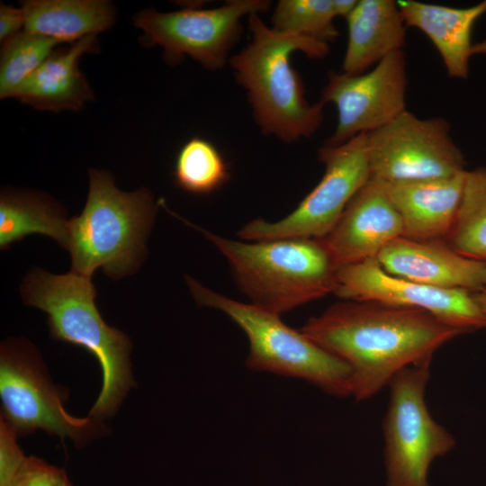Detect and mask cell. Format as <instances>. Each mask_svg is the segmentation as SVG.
<instances>
[{"label":"cell","instance_id":"cell-1","mask_svg":"<svg viewBox=\"0 0 486 486\" xmlns=\"http://www.w3.org/2000/svg\"><path fill=\"white\" fill-rule=\"evenodd\" d=\"M301 331L349 366L356 401L376 395L401 370L432 359L464 333L423 310L356 301L329 306Z\"/></svg>","mask_w":486,"mask_h":486},{"label":"cell","instance_id":"cell-2","mask_svg":"<svg viewBox=\"0 0 486 486\" xmlns=\"http://www.w3.org/2000/svg\"><path fill=\"white\" fill-rule=\"evenodd\" d=\"M250 42L230 58L236 81L246 90L254 119L264 135L292 143L310 138L323 122L324 104H310L291 56L301 51L323 58L329 44L281 32L266 25L258 14L248 16Z\"/></svg>","mask_w":486,"mask_h":486},{"label":"cell","instance_id":"cell-3","mask_svg":"<svg viewBox=\"0 0 486 486\" xmlns=\"http://www.w3.org/2000/svg\"><path fill=\"white\" fill-rule=\"evenodd\" d=\"M21 294L26 305L47 313L54 339L84 347L98 360L103 384L88 416L100 421L112 417L134 384L131 343L103 320L94 303L96 291L91 278L72 271L52 274L36 267L25 276Z\"/></svg>","mask_w":486,"mask_h":486},{"label":"cell","instance_id":"cell-4","mask_svg":"<svg viewBox=\"0 0 486 486\" xmlns=\"http://www.w3.org/2000/svg\"><path fill=\"white\" fill-rule=\"evenodd\" d=\"M200 230L225 256L252 304L278 315L334 292L338 266L322 238L241 242Z\"/></svg>","mask_w":486,"mask_h":486},{"label":"cell","instance_id":"cell-5","mask_svg":"<svg viewBox=\"0 0 486 486\" xmlns=\"http://www.w3.org/2000/svg\"><path fill=\"white\" fill-rule=\"evenodd\" d=\"M156 208L148 189L122 192L108 172L89 169L86 205L68 220L71 271L91 278L101 267L112 279L134 273L146 256Z\"/></svg>","mask_w":486,"mask_h":486},{"label":"cell","instance_id":"cell-6","mask_svg":"<svg viewBox=\"0 0 486 486\" xmlns=\"http://www.w3.org/2000/svg\"><path fill=\"white\" fill-rule=\"evenodd\" d=\"M185 280L200 306L222 311L244 331L249 369L302 379L329 395L351 396L349 366L301 330L285 325L280 315L219 294L188 275Z\"/></svg>","mask_w":486,"mask_h":486},{"label":"cell","instance_id":"cell-7","mask_svg":"<svg viewBox=\"0 0 486 486\" xmlns=\"http://www.w3.org/2000/svg\"><path fill=\"white\" fill-rule=\"evenodd\" d=\"M431 361L404 368L389 384L382 422L386 486H430L432 462L455 446L452 434L433 418L425 400Z\"/></svg>","mask_w":486,"mask_h":486},{"label":"cell","instance_id":"cell-8","mask_svg":"<svg viewBox=\"0 0 486 486\" xmlns=\"http://www.w3.org/2000/svg\"><path fill=\"white\" fill-rule=\"evenodd\" d=\"M67 389L49 378L32 346L18 340L5 341L0 349L1 417L21 436L42 429L84 446L99 436L104 427L89 416L76 418L63 407Z\"/></svg>","mask_w":486,"mask_h":486},{"label":"cell","instance_id":"cell-9","mask_svg":"<svg viewBox=\"0 0 486 486\" xmlns=\"http://www.w3.org/2000/svg\"><path fill=\"white\" fill-rule=\"evenodd\" d=\"M319 158L325 173L293 212L274 222L251 220L239 230L238 237L250 241L326 237L371 178L366 133L339 146L324 145Z\"/></svg>","mask_w":486,"mask_h":486},{"label":"cell","instance_id":"cell-10","mask_svg":"<svg viewBox=\"0 0 486 486\" xmlns=\"http://www.w3.org/2000/svg\"><path fill=\"white\" fill-rule=\"evenodd\" d=\"M267 0H230L212 9H182L160 13L143 10L133 17L134 25L144 32L146 45H158L169 64L184 56L205 69L224 67L232 48L242 34V17L266 12Z\"/></svg>","mask_w":486,"mask_h":486},{"label":"cell","instance_id":"cell-11","mask_svg":"<svg viewBox=\"0 0 486 486\" xmlns=\"http://www.w3.org/2000/svg\"><path fill=\"white\" fill-rule=\"evenodd\" d=\"M366 138L371 177L383 182L446 178L466 170L441 117L422 119L406 110Z\"/></svg>","mask_w":486,"mask_h":486},{"label":"cell","instance_id":"cell-12","mask_svg":"<svg viewBox=\"0 0 486 486\" xmlns=\"http://www.w3.org/2000/svg\"><path fill=\"white\" fill-rule=\"evenodd\" d=\"M407 69L403 50L391 54L368 72L330 73L320 102L338 111L328 146H339L388 124L406 111Z\"/></svg>","mask_w":486,"mask_h":486},{"label":"cell","instance_id":"cell-13","mask_svg":"<svg viewBox=\"0 0 486 486\" xmlns=\"http://www.w3.org/2000/svg\"><path fill=\"white\" fill-rule=\"evenodd\" d=\"M334 293L346 301L423 310L464 333L486 328V314L471 292L436 288L392 275L376 258L339 267Z\"/></svg>","mask_w":486,"mask_h":486},{"label":"cell","instance_id":"cell-14","mask_svg":"<svg viewBox=\"0 0 486 486\" xmlns=\"http://www.w3.org/2000/svg\"><path fill=\"white\" fill-rule=\"evenodd\" d=\"M402 236L400 216L382 181L371 177L322 239L339 268L377 258L390 242Z\"/></svg>","mask_w":486,"mask_h":486},{"label":"cell","instance_id":"cell-15","mask_svg":"<svg viewBox=\"0 0 486 486\" xmlns=\"http://www.w3.org/2000/svg\"><path fill=\"white\" fill-rule=\"evenodd\" d=\"M376 259L388 274L428 286L471 292L486 288V263L457 253L445 240L400 237Z\"/></svg>","mask_w":486,"mask_h":486},{"label":"cell","instance_id":"cell-16","mask_svg":"<svg viewBox=\"0 0 486 486\" xmlns=\"http://www.w3.org/2000/svg\"><path fill=\"white\" fill-rule=\"evenodd\" d=\"M465 174L466 170L446 178L399 183L382 181L400 216L402 237L418 241L445 240L460 205Z\"/></svg>","mask_w":486,"mask_h":486},{"label":"cell","instance_id":"cell-17","mask_svg":"<svg viewBox=\"0 0 486 486\" xmlns=\"http://www.w3.org/2000/svg\"><path fill=\"white\" fill-rule=\"evenodd\" d=\"M97 49V36H88L55 50L13 98L41 111L82 109L94 99V94L79 68V60L86 53H96Z\"/></svg>","mask_w":486,"mask_h":486},{"label":"cell","instance_id":"cell-18","mask_svg":"<svg viewBox=\"0 0 486 486\" xmlns=\"http://www.w3.org/2000/svg\"><path fill=\"white\" fill-rule=\"evenodd\" d=\"M407 27L422 31L439 52L450 77L466 79L472 56V30L486 13V0L465 8L422 3L397 2Z\"/></svg>","mask_w":486,"mask_h":486},{"label":"cell","instance_id":"cell-19","mask_svg":"<svg viewBox=\"0 0 486 486\" xmlns=\"http://www.w3.org/2000/svg\"><path fill=\"white\" fill-rule=\"evenodd\" d=\"M346 20L348 39L342 65L346 74L364 73L405 46L407 26L397 1L359 0Z\"/></svg>","mask_w":486,"mask_h":486},{"label":"cell","instance_id":"cell-20","mask_svg":"<svg viewBox=\"0 0 486 486\" xmlns=\"http://www.w3.org/2000/svg\"><path fill=\"white\" fill-rule=\"evenodd\" d=\"M27 32L74 43L110 29L116 20L106 0H29L21 6Z\"/></svg>","mask_w":486,"mask_h":486},{"label":"cell","instance_id":"cell-21","mask_svg":"<svg viewBox=\"0 0 486 486\" xmlns=\"http://www.w3.org/2000/svg\"><path fill=\"white\" fill-rule=\"evenodd\" d=\"M32 234L48 236L66 249L68 220L62 206L39 192L3 191L0 196L1 249L5 250Z\"/></svg>","mask_w":486,"mask_h":486},{"label":"cell","instance_id":"cell-22","mask_svg":"<svg viewBox=\"0 0 486 486\" xmlns=\"http://www.w3.org/2000/svg\"><path fill=\"white\" fill-rule=\"evenodd\" d=\"M445 241L457 253L486 263V167L466 170L460 205Z\"/></svg>","mask_w":486,"mask_h":486},{"label":"cell","instance_id":"cell-23","mask_svg":"<svg viewBox=\"0 0 486 486\" xmlns=\"http://www.w3.org/2000/svg\"><path fill=\"white\" fill-rule=\"evenodd\" d=\"M229 176L226 161L211 141L191 138L179 149L174 178L182 190L194 194H210L225 184Z\"/></svg>","mask_w":486,"mask_h":486},{"label":"cell","instance_id":"cell-24","mask_svg":"<svg viewBox=\"0 0 486 486\" xmlns=\"http://www.w3.org/2000/svg\"><path fill=\"white\" fill-rule=\"evenodd\" d=\"M61 41L22 30L3 42L0 55V98L15 92L51 55Z\"/></svg>","mask_w":486,"mask_h":486},{"label":"cell","instance_id":"cell-25","mask_svg":"<svg viewBox=\"0 0 486 486\" xmlns=\"http://www.w3.org/2000/svg\"><path fill=\"white\" fill-rule=\"evenodd\" d=\"M337 16L334 0H281L272 15V28L329 44L338 35L333 23Z\"/></svg>","mask_w":486,"mask_h":486},{"label":"cell","instance_id":"cell-26","mask_svg":"<svg viewBox=\"0 0 486 486\" xmlns=\"http://www.w3.org/2000/svg\"><path fill=\"white\" fill-rule=\"evenodd\" d=\"M8 486H73L65 471L35 456H27Z\"/></svg>","mask_w":486,"mask_h":486},{"label":"cell","instance_id":"cell-27","mask_svg":"<svg viewBox=\"0 0 486 486\" xmlns=\"http://www.w3.org/2000/svg\"><path fill=\"white\" fill-rule=\"evenodd\" d=\"M18 434L0 418V486H8L23 464L26 455L17 444Z\"/></svg>","mask_w":486,"mask_h":486},{"label":"cell","instance_id":"cell-28","mask_svg":"<svg viewBox=\"0 0 486 486\" xmlns=\"http://www.w3.org/2000/svg\"><path fill=\"white\" fill-rule=\"evenodd\" d=\"M25 16L22 8L0 4V40L3 43L24 29Z\"/></svg>","mask_w":486,"mask_h":486},{"label":"cell","instance_id":"cell-29","mask_svg":"<svg viewBox=\"0 0 486 486\" xmlns=\"http://www.w3.org/2000/svg\"><path fill=\"white\" fill-rule=\"evenodd\" d=\"M472 296L479 308L486 314V288L479 292H472Z\"/></svg>","mask_w":486,"mask_h":486},{"label":"cell","instance_id":"cell-30","mask_svg":"<svg viewBox=\"0 0 486 486\" xmlns=\"http://www.w3.org/2000/svg\"><path fill=\"white\" fill-rule=\"evenodd\" d=\"M472 55H486V39L472 44Z\"/></svg>","mask_w":486,"mask_h":486}]
</instances>
